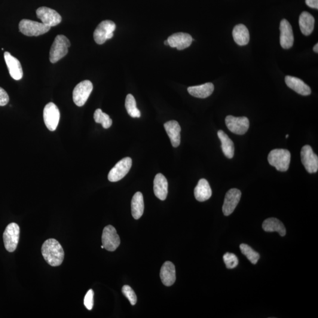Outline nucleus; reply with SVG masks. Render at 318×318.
Segmentation results:
<instances>
[{"instance_id": "obj_8", "label": "nucleus", "mask_w": 318, "mask_h": 318, "mask_svg": "<svg viewBox=\"0 0 318 318\" xmlns=\"http://www.w3.org/2000/svg\"><path fill=\"white\" fill-rule=\"evenodd\" d=\"M132 166V160L130 158H125L116 164L108 175L110 182H116L124 178L129 172Z\"/></svg>"}, {"instance_id": "obj_6", "label": "nucleus", "mask_w": 318, "mask_h": 318, "mask_svg": "<svg viewBox=\"0 0 318 318\" xmlns=\"http://www.w3.org/2000/svg\"><path fill=\"white\" fill-rule=\"evenodd\" d=\"M93 85L89 80L82 81L79 83L73 91V99L76 105L81 107L86 103L92 92Z\"/></svg>"}, {"instance_id": "obj_5", "label": "nucleus", "mask_w": 318, "mask_h": 318, "mask_svg": "<svg viewBox=\"0 0 318 318\" xmlns=\"http://www.w3.org/2000/svg\"><path fill=\"white\" fill-rule=\"evenodd\" d=\"M20 238V227L17 223H11L5 228L3 234L4 246L6 250L13 252L16 249Z\"/></svg>"}, {"instance_id": "obj_3", "label": "nucleus", "mask_w": 318, "mask_h": 318, "mask_svg": "<svg viewBox=\"0 0 318 318\" xmlns=\"http://www.w3.org/2000/svg\"><path fill=\"white\" fill-rule=\"evenodd\" d=\"M70 46L69 40L64 35H58L55 39L50 51V61L56 63L66 56Z\"/></svg>"}, {"instance_id": "obj_28", "label": "nucleus", "mask_w": 318, "mask_h": 318, "mask_svg": "<svg viewBox=\"0 0 318 318\" xmlns=\"http://www.w3.org/2000/svg\"><path fill=\"white\" fill-rule=\"evenodd\" d=\"M218 135L222 143V149L225 157L228 159L233 158L235 154L234 142L223 130H219Z\"/></svg>"}, {"instance_id": "obj_38", "label": "nucleus", "mask_w": 318, "mask_h": 318, "mask_svg": "<svg viewBox=\"0 0 318 318\" xmlns=\"http://www.w3.org/2000/svg\"><path fill=\"white\" fill-rule=\"evenodd\" d=\"M164 44L166 45H169V43H168L167 40H166V41H164Z\"/></svg>"}, {"instance_id": "obj_30", "label": "nucleus", "mask_w": 318, "mask_h": 318, "mask_svg": "<svg viewBox=\"0 0 318 318\" xmlns=\"http://www.w3.org/2000/svg\"><path fill=\"white\" fill-rule=\"evenodd\" d=\"M94 119L97 123L102 124L104 128H109L111 127L113 121L110 116L103 113L102 110L98 109L96 110L94 114Z\"/></svg>"}, {"instance_id": "obj_31", "label": "nucleus", "mask_w": 318, "mask_h": 318, "mask_svg": "<svg viewBox=\"0 0 318 318\" xmlns=\"http://www.w3.org/2000/svg\"><path fill=\"white\" fill-rule=\"evenodd\" d=\"M240 249L241 253L244 256H246V258L248 259L249 261L252 264H256V263L258 262L260 258V255L258 252L255 251L251 247L244 243L240 244Z\"/></svg>"}, {"instance_id": "obj_15", "label": "nucleus", "mask_w": 318, "mask_h": 318, "mask_svg": "<svg viewBox=\"0 0 318 318\" xmlns=\"http://www.w3.org/2000/svg\"><path fill=\"white\" fill-rule=\"evenodd\" d=\"M280 44L284 49H289L293 46L294 38L293 30L289 21L283 19L280 23Z\"/></svg>"}, {"instance_id": "obj_18", "label": "nucleus", "mask_w": 318, "mask_h": 318, "mask_svg": "<svg viewBox=\"0 0 318 318\" xmlns=\"http://www.w3.org/2000/svg\"><path fill=\"white\" fill-rule=\"evenodd\" d=\"M160 276L162 283L166 286L173 285L176 281V270L173 263L167 261L162 266Z\"/></svg>"}, {"instance_id": "obj_9", "label": "nucleus", "mask_w": 318, "mask_h": 318, "mask_svg": "<svg viewBox=\"0 0 318 318\" xmlns=\"http://www.w3.org/2000/svg\"><path fill=\"white\" fill-rule=\"evenodd\" d=\"M102 239L104 248L110 252L115 251L120 244V237L112 225L107 226L104 228Z\"/></svg>"}, {"instance_id": "obj_21", "label": "nucleus", "mask_w": 318, "mask_h": 318, "mask_svg": "<svg viewBox=\"0 0 318 318\" xmlns=\"http://www.w3.org/2000/svg\"><path fill=\"white\" fill-rule=\"evenodd\" d=\"M164 127L170 139L171 143L174 148H177L180 144V127L178 122L171 120L166 122L164 124Z\"/></svg>"}, {"instance_id": "obj_17", "label": "nucleus", "mask_w": 318, "mask_h": 318, "mask_svg": "<svg viewBox=\"0 0 318 318\" xmlns=\"http://www.w3.org/2000/svg\"><path fill=\"white\" fill-rule=\"evenodd\" d=\"M4 57L11 77L16 80H20L23 76L22 67L20 61L8 51L5 52Z\"/></svg>"}, {"instance_id": "obj_29", "label": "nucleus", "mask_w": 318, "mask_h": 318, "mask_svg": "<svg viewBox=\"0 0 318 318\" xmlns=\"http://www.w3.org/2000/svg\"><path fill=\"white\" fill-rule=\"evenodd\" d=\"M125 107H126L128 114L131 118H140L141 113H140L139 110L137 108L136 102L132 94H128L126 96Z\"/></svg>"}, {"instance_id": "obj_1", "label": "nucleus", "mask_w": 318, "mask_h": 318, "mask_svg": "<svg viewBox=\"0 0 318 318\" xmlns=\"http://www.w3.org/2000/svg\"><path fill=\"white\" fill-rule=\"evenodd\" d=\"M41 253L45 261L52 267L62 265L64 258V252L62 245L54 238L44 241L41 247Z\"/></svg>"}, {"instance_id": "obj_10", "label": "nucleus", "mask_w": 318, "mask_h": 318, "mask_svg": "<svg viewBox=\"0 0 318 318\" xmlns=\"http://www.w3.org/2000/svg\"><path fill=\"white\" fill-rule=\"evenodd\" d=\"M225 123L231 132L238 135L245 134L249 127V120L246 117L237 118L229 115L225 119Z\"/></svg>"}, {"instance_id": "obj_35", "label": "nucleus", "mask_w": 318, "mask_h": 318, "mask_svg": "<svg viewBox=\"0 0 318 318\" xmlns=\"http://www.w3.org/2000/svg\"><path fill=\"white\" fill-rule=\"evenodd\" d=\"M9 102V96L5 90L0 87V106L7 105Z\"/></svg>"}, {"instance_id": "obj_37", "label": "nucleus", "mask_w": 318, "mask_h": 318, "mask_svg": "<svg viewBox=\"0 0 318 318\" xmlns=\"http://www.w3.org/2000/svg\"><path fill=\"white\" fill-rule=\"evenodd\" d=\"M314 51L316 52V53H318V44H316L315 45V46L314 47Z\"/></svg>"}, {"instance_id": "obj_13", "label": "nucleus", "mask_w": 318, "mask_h": 318, "mask_svg": "<svg viewBox=\"0 0 318 318\" xmlns=\"http://www.w3.org/2000/svg\"><path fill=\"white\" fill-rule=\"evenodd\" d=\"M37 16L41 23L48 27H54L62 21V18L56 11L46 7H40L36 11Z\"/></svg>"}, {"instance_id": "obj_25", "label": "nucleus", "mask_w": 318, "mask_h": 318, "mask_svg": "<svg viewBox=\"0 0 318 318\" xmlns=\"http://www.w3.org/2000/svg\"><path fill=\"white\" fill-rule=\"evenodd\" d=\"M232 35L234 41L238 45L243 46L248 44L250 40L249 30L243 24H238L235 26Z\"/></svg>"}, {"instance_id": "obj_16", "label": "nucleus", "mask_w": 318, "mask_h": 318, "mask_svg": "<svg viewBox=\"0 0 318 318\" xmlns=\"http://www.w3.org/2000/svg\"><path fill=\"white\" fill-rule=\"evenodd\" d=\"M167 41L171 47H175L177 50H182L190 46L193 39L188 33H177L170 36Z\"/></svg>"}, {"instance_id": "obj_14", "label": "nucleus", "mask_w": 318, "mask_h": 318, "mask_svg": "<svg viewBox=\"0 0 318 318\" xmlns=\"http://www.w3.org/2000/svg\"><path fill=\"white\" fill-rule=\"evenodd\" d=\"M241 195V192L238 189H231L226 193L222 208L225 216H229L234 212L239 202Z\"/></svg>"}, {"instance_id": "obj_4", "label": "nucleus", "mask_w": 318, "mask_h": 318, "mask_svg": "<svg viewBox=\"0 0 318 318\" xmlns=\"http://www.w3.org/2000/svg\"><path fill=\"white\" fill-rule=\"evenodd\" d=\"M51 27L42 23L30 20L24 19L19 23L20 32L24 35L32 37L44 35L50 30Z\"/></svg>"}, {"instance_id": "obj_33", "label": "nucleus", "mask_w": 318, "mask_h": 318, "mask_svg": "<svg viewBox=\"0 0 318 318\" xmlns=\"http://www.w3.org/2000/svg\"><path fill=\"white\" fill-rule=\"evenodd\" d=\"M122 292L128 299L131 305H134L137 303V296L131 287L128 285H124L122 287Z\"/></svg>"}, {"instance_id": "obj_39", "label": "nucleus", "mask_w": 318, "mask_h": 318, "mask_svg": "<svg viewBox=\"0 0 318 318\" xmlns=\"http://www.w3.org/2000/svg\"><path fill=\"white\" fill-rule=\"evenodd\" d=\"M288 137H289V135H288V134H286V138H288Z\"/></svg>"}, {"instance_id": "obj_19", "label": "nucleus", "mask_w": 318, "mask_h": 318, "mask_svg": "<svg viewBox=\"0 0 318 318\" xmlns=\"http://www.w3.org/2000/svg\"><path fill=\"white\" fill-rule=\"evenodd\" d=\"M285 82L287 86L301 95L308 96L311 94L310 87L299 78L287 76Z\"/></svg>"}, {"instance_id": "obj_23", "label": "nucleus", "mask_w": 318, "mask_h": 318, "mask_svg": "<svg viewBox=\"0 0 318 318\" xmlns=\"http://www.w3.org/2000/svg\"><path fill=\"white\" fill-rule=\"evenodd\" d=\"M188 91L192 96L200 98V99H205L213 93L214 85L211 82H207L200 85L189 87Z\"/></svg>"}, {"instance_id": "obj_11", "label": "nucleus", "mask_w": 318, "mask_h": 318, "mask_svg": "<svg viewBox=\"0 0 318 318\" xmlns=\"http://www.w3.org/2000/svg\"><path fill=\"white\" fill-rule=\"evenodd\" d=\"M43 118L45 126L49 130L53 131L56 130L60 121V113L54 103L50 102L45 106Z\"/></svg>"}, {"instance_id": "obj_7", "label": "nucleus", "mask_w": 318, "mask_h": 318, "mask_svg": "<svg viewBox=\"0 0 318 318\" xmlns=\"http://www.w3.org/2000/svg\"><path fill=\"white\" fill-rule=\"evenodd\" d=\"M116 29V24L111 20H105L101 22L94 31V40L98 44H103L113 37V32Z\"/></svg>"}, {"instance_id": "obj_22", "label": "nucleus", "mask_w": 318, "mask_h": 318, "mask_svg": "<svg viewBox=\"0 0 318 318\" xmlns=\"http://www.w3.org/2000/svg\"><path fill=\"white\" fill-rule=\"evenodd\" d=\"M196 199L199 201H204L212 197V192L209 182L206 179H201L196 186L194 191Z\"/></svg>"}, {"instance_id": "obj_26", "label": "nucleus", "mask_w": 318, "mask_h": 318, "mask_svg": "<svg viewBox=\"0 0 318 318\" xmlns=\"http://www.w3.org/2000/svg\"><path fill=\"white\" fill-rule=\"evenodd\" d=\"M262 228L265 232H277L281 237L285 236L286 231L285 226L277 218H271L266 219L263 223Z\"/></svg>"}, {"instance_id": "obj_20", "label": "nucleus", "mask_w": 318, "mask_h": 318, "mask_svg": "<svg viewBox=\"0 0 318 318\" xmlns=\"http://www.w3.org/2000/svg\"><path fill=\"white\" fill-rule=\"evenodd\" d=\"M154 191L156 197L161 200L166 199L168 194L167 180L161 173L156 175L154 182Z\"/></svg>"}, {"instance_id": "obj_36", "label": "nucleus", "mask_w": 318, "mask_h": 318, "mask_svg": "<svg viewBox=\"0 0 318 318\" xmlns=\"http://www.w3.org/2000/svg\"><path fill=\"white\" fill-rule=\"evenodd\" d=\"M306 4L309 7L315 9H318V0H305Z\"/></svg>"}, {"instance_id": "obj_24", "label": "nucleus", "mask_w": 318, "mask_h": 318, "mask_svg": "<svg viewBox=\"0 0 318 318\" xmlns=\"http://www.w3.org/2000/svg\"><path fill=\"white\" fill-rule=\"evenodd\" d=\"M299 24L303 35L310 36L314 31L315 18L308 12L304 11L299 17Z\"/></svg>"}, {"instance_id": "obj_32", "label": "nucleus", "mask_w": 318, "mask_h": 318, "mask_svg": "<svg viewBox=\"0 0 318 318\" xmlns=\"http://www.w3.org/2000/svg\"><path fill=\"white\" fill-rule=\"evenodd\" d=\"M223 261H224L226 268L228 269H234L236 268L238 264L237 256L231 253H226L223 256Z\"/></svg>"}, {"instance_id": "obj_34", "label": "nucleus", "mask_w": 318, "mask_h": 318, "mask_svg": "<svg viewBox=\"0 0 318 318\" xmlns=\"http://www.w3.org/2000/svg\"><path fill=\"white\" fill-rule=\"evenodd\" d=\"M94 291L90 289L85 295L84 299V304L88 310H92L94 305Z\"/></svg>"}, {"instance_id": "obj_27", "label": "nucleus", "mask_w": 318, "mask_h": 318, "mask_svg": "<svg viewBox=\"0 0 318 318\" xmlns=\"http://www.w3.org/2000/svg\"><path fill=\"white\" fill-rule=\"evenodd\" d=\"M131 213L133 218L135 219H139L143 215L145 204L143 195L141 192H136L133 196L131 200Z\"/></svg>"}, {"instance_id": "obj_12", "label": "nucleus", "mask_w": 318, "mask_h": 318, "mask_svg": "<svg viewBox=\"0 0 318 318\" xmlns=\"http://www.w3.org/2000/svg\"><path fill=\"white\" fill-rule=\"evenodd\" d=\"M301 161L309 173H314L318 170V158L310 145H305L301 152Z\"/></svg>"}, {"instance_id": "obj_2", "label": "nucleus", "mask_w": 318, "mask_h": 318, "mask_svg": "<svg viewBox=\"0 0 318 318\" xmlns=\"http://www.w3.org/2000/svg\"><path fill=\"white\" fill-rule=\"evenodd\" d=\"M290 153L286 149H277L272 150L268 155V160L271 166H274L280 172H286L289 169Z\"/></svg>"}, {"instance_id": "obj_40", "label": "nucleus", "mask_w": 318, "mask_h": 318, "mask_svg": "<svg viewBox=\"0 0 318 318\" xmlns=\"http://www.w3.org/2000/svg\"><path fill=\"white\" fill-rule=\"evenodd\" d=\"M101 247H102V249H105V248H104V246H103V245H102V246H101Z\"/></svg>"}]
</instances>
